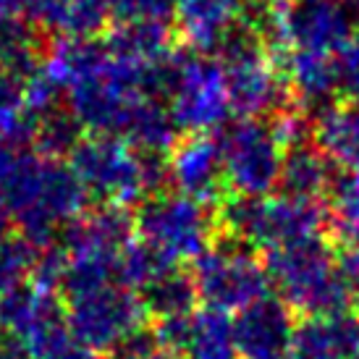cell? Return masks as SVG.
Returning <instances> with one entry per match:
<instances>
[{
    "instance_id": "cell-34",
    "label": "cell",
    "mask_w": 359,
    "mask_h": 359,
    "mask_svg": "<svg viewBox=\"0 0 359 359\" xmlns=\"http://www.w3.org/2000/svg\"><path fill=\"white\" fill-rule=\"evenodd\" d=\"M252 3H259V6H276L278 0H252Z\"/></svg>"
},
{
    "instance_id": "cell-29",
    "label": "cell",
    "mask_w": 359,
    "mask_h": 359,
    "mask_svg": "<svg viewBox=\"0 0 359 359\" xmlns=\"http://www.w3.org/2000/svg\"><path fill=\"white\" fill-rule=\"evenodd\" d=\"M110 359H181L176 351L163 346L155 336V330L142 328L134 333L126 344H121L116 351H110Z\"/></svg>"
},
{
    "instance_id": "cell-20",
    "label": "cell",
    "mask_w": 359,
    "mask_h": 359,
    "mask_svg": "<svg viewBox=\"0 0 359 359\" xmlns=\"http://www.w3.org/2000/svg\"><path fill=\"white\" fill-rule=\"evenodd\" d=\"M315 144L341 170L359 173V102H336L315 118Z\"/></svg>"
},
{
    "instance_id": "cell-7",
    "label": "cell",
    "mask_w": 359,
    "mask_h": 359,
    "mask_svg": "<svg viewBox=\"0 0 359 359\" xmlns=\"http://www.w3.org/2000/svg\"><path fill=\"white\" fill-rule=\"evenodd\" d=\"M215 215L210 208L179 191H160L142 200L134 215L137 239L173 262H194L215 239Z\"/></svg>"
},
{
    "instance_id": "cell-4",
    "label": "cell",
    "mask_w": 359,
    "mask_h": 359,
    "mask_svg": "<svg viewBox=\"0 0 359 359\" xmlns=\"http://www.w3.org/2000/svg\"><path fill=\"white\" fill-rule=\"evenodd\" d=\"M215 223L223 233L250 244L252 250L268 252L289 241L323 233L328 226V208L323 202L294 200L286 194H229L215 210Z\"/></svg>"
},
{
    "instance_id": "cell-10",
    "label": "cell",
    "mask_w": 359,
    "mask_h": 359,
    "mask_svg": "<svg viewBox=\"0 0 359 359\" xmlns=\"http://www.w3.org/2000/svg\"><path fill=\"white\" fill-rule=\"evenodd\" d=\"M71 170L76 173L87 197L100 205H123L147 200L142 155L118 137L92 134L71 152Z\"/></svg>"
},
{
    "instance_id": "cell-11",
    "label": "cell",
    "mask_w": 359,
    "mask_h": 359,
    "mask_svg": "<svg viewBox=\"0 0 359 359\" xmlns=\"http://www.w3.org/2000/svg\"><path fill=\"white\" fill-rule=\"evenodd\" d=\"M66 325L79 344L110 354L147 325V312L137 291L110 283L66 302Z\"/></svg>"
},
{
    "instance_id": "cell-16",
    "label": "cell",
    "mask_w": 359,
    "mask_h": 359,
    "mask_svg": "<svg viewBox=\"0 0 359 359\" xmlns=\"http://www.w3.org/2000/svg\"><path fill=\"white\" fill-rule=\"evenodd\" d=\"M283 76L289 81L294 102H299V110L312 121L336 105V92H341L336 58L325 53L289 50L283 60Z\"/></svg>"
},
{
    "instance_id": "cell-32",
    "label": "cell",
    "mask_w": 359,
    "mask_h": 359,
    "mask_svg": "<svg viewBox=\"0 0 359 359\" xmlns=\"http://www.w3.org/2000/svg\"><path fill=\"white\" fill-rule=\"evenodd\" d=\"M0 359H34V354L27 346H21L19 341L0 336Z\"/></svg>"
},
{
    "instance_id": "cell-30",
    "label": "cell",
    "mask_w": 359,
    "mask_h": 359,
    "mask_svg": "<svg viewBox=\"0 0 359 359\" xmlns=\"http://www.w3.org/2000/svg\"><path fill=\"white\" fill-rule=\"evenodd\" d=\"M40 359H102V357L97 354V351H92L90 346L79 344V341L69 333L66 339L60 341V344H55V346Z\"/></svg>"
},
{
    "instance_id": "cell-9",
    "label": "cell",
    "mask_w": 359,
    "mask_h": 359,
    "mask_svg": "<svg viewBox=\"0 0 359 359\" xmlns=\"http://www.w3.org/2000/svg\"><path fill=\"white\" fill-rule=\"evenodd\" d=\"M229 189L241 197H268L278 189L283 147L262 118H241L215 131Z\"/></svg>"
},
{
    "instance_id": "cell-3",
    "label": "cell",
    "mask_w": 359,
    "mask_h": 359,
    "mask_svg": "<svg viewBox=\"0 0 359 359\" xmlns=\"http://www.w3.org/2000/svg\"><path fill=\"white\" fill-rule=\"evenodd\" d=\"M218 60L226 74L231 110L241 118L278 116L289 110L291 90L276 66L265 37L241 19L218 45Z\"/></svg>"
},
{
    "instance_id": "cell-22",
    "label": "cell",
    "mask_w": 359,
    "mask_h": 359,
    "mask_svg": "<svg viewBox=\"0 0 359 359\" xmlns=\"http://www.w3.org/2000/svg\"><path fill=\"white\" fill-rule=\"evenodd\" d=\"M137 294H140L147 318H152L155 323L184 318V315L194 312L200 304L194 278L184 265H173V268L163 270L158 278L144 283Z\"/></svg>"
},
{
    "instance_id": "cell-23",
    "label": "cell",
    "mask_w": 359,
    "mask_h": 359,
    "mask_svg": "<svg viewBox=\"0 0 359 359\" xmlns=\"http://www.w3.org/2000/svg\"><path fill=\"white\" fill-rule=\"evenodd\" d=\"M48 53L42 42V29L32 19L8 16L0 19V71L29 79L45 66Z\"/></svg>"
},
{
    "instance_id": "cell-25",
    "label": "cell",
    "mask_w": 359,
    "mask_h": 359,
    "mask_svg": "<svg viewBox=\"0 0 359 359\" xmlns=\"http://www.w3.org/2000/svg\"><path fill=\"white\" fill-rule=\"evenodd\" d=\"M0 140L24 147L34 142V118L27 113V79L0 71Z\"/></svg>"
},
{
    "instance_id": "cell-19",
    "label": "cell",
    "mask_w": 359,
    "mask_h": 359,
    "mask_svg": "<svg viewBox=\"0 0 359 359\" xmlns=\"http://www.w3.org/2000/svg\"><path fill=\"white\" fill-rule=\"evenodd\" d=\"M336 176H339L336 165L312 142V144L283 150L278 189L280 194L294 197V200L320 202L325 194H330V187H333Z\"/></svg>"
},
{
    "instance_id": "cell-17",
    "label": "cell",
    "mask_w": 359,
    "mask_h": 359,
    "mask_svg": "<svg viewBox=\"0 0 359 359\" xmlns=\"http://www.w3.org/2000/svg\"><path fill=\"white\" fill-rule=\"evenodd\" d=\"M291 359H359V315L341 309L302 318Z\"/></svg>"
},
{
    "instance_id": "cell-8",
    "label": "cell",
    "mask_w": 359,
    "mask_h": 359,
    "mask_svg": "<svg viewBox=\"0 0 359 359\" xmlns=\"http://www.w3.org/2000/svg\"><path fill=\"white\" fill-rule=\"evenodd\" d=\"M168 108L179 131L210 134L223 129L233 110L220 60L210 53L176 50Z\"/></svg>"
},
{
    "instance_id": "cell-14",
    "label": "cell",
    "mask_w": 359,
    "mask_h": 359,
    "mask_svg": "<svg viewBox=\"0 0 359 359\" xmlns=\"http://www.w3.org/2000/svg\"><path fill=\"white\" fill-rule=\"evenodd\" d=\"M168 173L173 191L205 208H218L231 191L215 134H189L181 140L170 150Z\"/></svg>"
},
{
    "instance_id": "cell-28",
    "label": "cell",
    "mask_w": 359,
    "mask_h": 359,
    "mask_svg": "<svg viewBox=\"0 0 359 359\" xmlns=\"http://www.w3.org/2000/svg\"><path fill=\"white\" fill-rule=\"evenodd\" d=\"M179 0H113V16L118 21H168Z\"/></svg>"
},
{
    "instance_id": "cell-26",
    "label": "cell",
    "mask_w": 359,
    "mask_h": 359,
    "mask_svg": "<svg viewBox=\"0 0 359 359\" xmlns=\"http://www.w3.org/2000/svg\"><path fill=\"white\" fill-rule=\"evenodd\" d=\"M328 197V226L333 239L341 247H359V173H339Z\"/></svg>"
},
{
    "instance_id": "cell-33",
    "label": "cell",
    "mask_w": 359,
    "mask_h": 359,
    "mask_svg": "<svg viewBox=\"0 0 359 359\" xmlns=\"http://www.w3.org/2000/svg\"><path fill=\"white\" fill-rule=\"evenodd\" d=\"M21 11H24V0H0V19L19 16Z\"/></svg>"
},
{
    "instance_id": "cell-13",
    "label": "cell",
    "mask_w": 359,
    "mask_h": 359,
    "mask_svg": "<svg viewBox=\"0 0 359 359\" xmlns=\"http://www.w3.org/2000/svg\"><path fill=\"white\" fill-rule=\"evenodd\" d=\"M294 315L297 312L276 294H265L231 315L239 359H291L299 325Z\"/></svg>"
},
{
    "instance_id": "cell-21",
    "label": "cell",
    "mask_w": 359,
    "mask_h": 359,
    "mask_svg": "<svg viewBox=\"0 0 359 359\" xmlns=\"http://www.w3.org/2000/svg\"><path fill=\"white\" fill-rule=\"evenodd\" d=\"M179 126L165 100L144 97L131 110L121 140L142 155H168L179 144Z\"/></svg>"
},
{
    "instance_id": "cell-31",
    "label": "cell",
    "mask_w": 359,
    "mask_h": 359,
    "mask_svg": "<svg viewBox=\"0 0 359 359\" xmlns=\"http://www.w3.org/2000/svg\"><path fill=\"white\" fill-rule=\"evenodd\" d=\"M339 268L349 291L354 297H359V247H341Z\"/></svg>"
},
{
    "instance_id": "cell-2",
    "label": "cell",
    "mask_w": 359,
    "mask_h": 359,
    "mask_svg": "<svg viewBox=\"0 0 359 359\" xmlns=\"http://www.w3.org/2000/svg\"><path fill=\"white\" fill-rule=\"evenodd\" d=\"M273 294L304 318L349 309L354 294L339 268L336 244L323 233L262 252Z\"/></svg>"
},
{
    "instance_id": "cell-1",
    "label": "cell",
    "mask_w": 359,
    "mask_h": 359,
    "mask_svg": "<svg viewBox=\"0 0 359 359\" xmlns=\"http://www.w3.org/2000/svg\"><path fill=\"white\" fill-rule=\"evenodd\" d=\"M87 191L63 160L24 150L0 181V215L19 226L34 250H53L87 208Z\"/></svg>"
},
{
    "instance_id": "cell-12",
    "label": "cell",
    "mask_w": 359,
    "mask_h": 359,
    "mask_svg": "<svg viewBox=\"0 0 359 359\" xmlns=\"http://www.w3.org/2000/svg\"><path fill=\"white\" fill-rule=\"evenodd\" d=\"M0 336L19 341L34 359L45 357L69 336L66 302L55 289L37 280L13 286L0 297Z\"/></svg>"
},
{
    "instance_id": "cell-27",
    "label": "cell",
    "mask_w": 359,
    "mask_h": 359,
    "mask_svg": "<svg viewBox=\"0 0 359 359\" xmlns=\"http://www.w3.org/2000/svg\"><path fill=\"white\" fill-rule=\"evenodd\" d=\"M84 142V129L69 108H58L34 123V144L42 158L60 160Z\"/></svg>"
},
{
    "instance_id": "cell-24",
    "label": "cell",
    "mask_w": 359,
    "mask_h": 359,
    "mask_svg": "<svg viewBox=\"0 0 359 359\" xmlns=\"http://www.w3.org/2000/svg\"><path fill=\"white\" fill-rule=\"evenodd\" d=\"M113 55L137 63H155L165 58L170 48V29L165 21H118V27L105 37Z\"/></svg>"
},
{
    "instance_id": "cell-35",
    "label": "cell",
    "mask_w": 359,
    "mask_h": 359,
    "mask_svg": "<svg viewBox=\"0 0 359 359\" xmlns=\"http://www.w3.org/2000/svg\"><path fill=\"white\" fill-rule=\"evenodd\" d=\"M339 3H351V0H339Z\"/></svg>"
},
{
    "instance_id": "cell-15",
    "label": "cell",
    "mask_w": 359,
    "mask_h": 359,
    "mask_svg": "<svg viewBox=\"0 0 359 359\" xmlns=\"http://www.w3.org/2000/svg\"><path fill=\"white\" fill-rule=\"evenodd\" d=\"M152 330L181 359H239L231 315L218 309L197 307L184 318L155 323Z\"/></svg>"
},
{
    "instance_id": "cell-18",
    "label": "cell",
    "mask_w": 359,
    "mask_h": 359,
    "mask_svg": "<svg viewBox=\"0 0 359 359\" xmlns=\"http://www.w3.org/2000/svg\"><path fill=\"white\" fill-rule=\"evenodd\" d=\"M244 0H179L176 27L197 53H215L223 37L241 21Z\"/></svg>"
},
{
    "instance_id": "cell-5",
    "label": "cell",
    "mask_w": 359,
    "mask_h": 359,
    "mask_svg": "<svg viewBox=\"0 0 359 359\" xmlns=\"http://www.w3.org/2000/svg\"><path fill=\"white\" fill-rule=\"evenodd\" d=\"M359 32V0H278L259 34L276 50L341 53ZM270 48V53H273Z\"/></svg>"
},
{
    "instance_id": "cell-6",
    "label": "cell",
    "mask_w": 359,
    "mask_h": 359,
    "mask_svg": "<svg viewBox=\"0 0 359 359\" xmlns=\"http://www.w3.org/2000/svg\"><path fill=\"white\" fill-rule=\"evenodd\" d=\"M189 273L200 302L226 315H236L247 304L270 294L268 273L257 250L229 233H215L212 244L191 262Z\"/></svg>"
}]
</instances>
